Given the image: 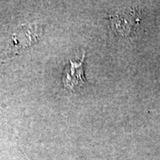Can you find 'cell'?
I'll return each instance as SVG.
<instances>
[{
  "label": "cell",
  "instance_id": "6da1fadb",
  "mask_svg": "<svg viewBox=\"0 0 160 160\" xmlns=\"http://www.w3.org/2000/svg\"><path fill=\"white\" fill-rule=\"evenodd\" d=\"M42 33V27L37 24H26L22 25L12 34L11 52L17 53L33 45L39 39Z\"/></svg>",
  "mask_w": 160,
  "mask_h": 160
},
{
  "label": "cell",
  "instance_id": "7a4b0ae2",
  "mask_svg": "<svg viewBox=\"0 0 160 160\" xmlns=\"http://www.w3.org/2000/svg\"><path fill=\"white\" fill-rule=\"evenodd\" d=\"M85 52L79 60H70L62 75V84L65 88L71 91H79L87 85L84 77L83 62Z\"/></svg>",
  "mask_w": 160,
  "mask_h": 160
}]
</instances>
